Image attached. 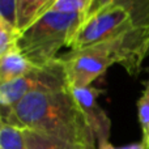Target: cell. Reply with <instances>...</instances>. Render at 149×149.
<instances>
[{"label":"cell","instance_id":"e0dca14e","mask_svg":"<svg viewBox=\"0 0 149 149\" xmlns=\"http://www.w3.org/2000/svg\"><path fill=\"white\" fill-rule=\"evenodd\" d=\"M113 3H114V0H93V4H92V7H90L89 12H88L86 17H89V16L94 15V13H97L98 10L103 9L105 7H107V5L113 4ZM86 17H85V18H86Z\"/></svg>","mask_w":149,"mask_h":149},{"label":"cell","instance_id":"277c9868","mask_svg":"<svg viewBox=\"0 0 149 149\" xmlns=\"http://www.w3.org/2000/svg\"><path fill=\"white\" fill-rule=\"evenodd\" d=\"M135 28L130 13L123 7L110 4L86 17L71 39L70 51H79L107 42Z\"/></svg>","mask_w":149,"mask_h":149},{"label":"cell","instance_id":"2e32d148","mask_svg":"<svg viewBox=\"0 0 149 149\" xmlns=\"http://www.w3.org/2000/svg\"><path fill=\"white\" fill-rule=\"evenodd\" d=\"M98 149H147V147L144 145V143H136V144H130V145H126V147L115 148L109 141H101L98 144Z\"/></svg>","mask_w":149,"mask_h":149},{"label":"cell","instance_id":"8992f818","mask_svg":"<svg viewBox=\"0 0 149 149\" xmlns=\"http://www.w3.org/2000/svg\"><path fill=\"white\" fill-rule=\"evenodd\" d=\"M70 90L79 107L81 109L92 132L94 134L97 143L100 144L101 141H109L111 122L105 110L98 103L100 90L94 89L93 86L70 88Z\"/></svg>","mask_w":149,"mask_h":149},{"label":"cell","instance_id":"7a4b0ae2","mask_svg":"<svg viewBox=\"0 0 149 149\" xmlns=\"http://www.w3.org/2000/svg\"><path fill=\"white\" fill-rule=\"evenodd\" d=\"M149 52V26H135L107 42L59 56L70 88L90 86L113 64L137 76Z\"/></svg>","mask_w":149,"mask_h":149},{"label":"cell","instance_id":"52a82bcc","mask_svg":"<svg viewBox=\"0 0 149 149\" xmlns=\"http://www.w3.org/2000/svg\"><path fill=\"white\" fill-rule=\"evenodd\" d=\"M34 65L22 55L20 50L0 56V81L1 84L17 80L34 70Z\"/></svg>","mask_w":149,"mask_h":149},{"label":"cell","instance_id":"5b68a950","mask_svg":"<svg viewBox=\"0 0 149 149\" xmlns=\"http://www.w3.org/2000/svg\"><path fill=\"white\" fill-rule=\"evenodd\" d=\"M64 68L59 59L46 67H36L31 72L17 80L1 84L0 103L3 110H9L22 98L37 92H59L68 90Z\"/></svg>","mask_w":149,"mask_h":149},{"label":"cell","instance_id":"3957f363","mask_svg":"<svg viewBox=\"0 0 149 149\" xmlns=\"http://www.w3.org/2000/svg\"><path fill=\"white\" fill-rule=\"evenodd\" d=\"M84 20L85 16L80 13L47 10L21 33L18 50L34 67H46L58 59L59 50L70 45Z\"/></svg>","mask_w":149,"mask_h":149},{"label":"cell","instance_id":"6da1fadb","mask_svg":"<svg viewBox=\"0 0 149 149\" xmlns=\"http://www.w3.org/2000/svg\"><path fill=\"white\" fill-rule=\"evenodd\" d=\"M1 122L49 135L77 149H97V139L70 89L31 93L3 110Z\"/></svg>","mask_w":149,"mask_h":149},{"label":"cell","instance_id":"4fadbf2b","mask_svg":"<svg viewBox=\"0 0 149 149\" xmlns=\"http://www.w3.org/2000/svg\"><path fill=\"white\" fill-rule=\"evenodd\" d=\"M137 110H139V119L143 130V143L147 149H149V80L137 102Z\"/></svg>","mask_w":149,"mask_h":149},{"label":"cell","instance_id":"8fae6325","mask_svg":"<svg viewBox=\"0 0 149 149\" xmlns=\"http://www.w3.org/2000/svg\"><path fill=\"white\" fill-rule=\"evenodd\" d=\"M0 148L1 149H28L24 130L13 124L1 122L0 128Z\"/></svg>","mask_w":149,"mask_h":149},{"label":"cell","instance_id":"9a60e30c","mask_svg":"<svg viewBox=\"0 0 149 149\" xmlns=\"http://www.w3.org/2000/svg\"><path fill=\"white\" fill-rule=\"evenodd\" d=\"M0 18L17 26V0H0Z\"/></svg>","mask_w":149,"mask_h":149},{"label":"cell","instance_id":"5bb4252c","mask_svg":"<svg viewBox=\"0 0 149 149\" xmlns=\"http://www.w3.org/2000/svg\"><path fill=\"white\" fill-rule=\"evenodd\" d=\"M93 0H55L50 9L63 13H80L86 17Z\"/></svg>","mask_w":149,"mask_h":149},{"label":"cell","instance_id":"ba28073f","mask_svg":"<svg viewBox=\"0 0 149 149\" xmlns=\"http://www.w3.org/2000/svg\"><path fill=\"white\" fill-rule=\"evenodd\" d=\"M55 0H17V28L22 33L42 17Z\"/></svg>","mask_w":149,"mask_h":149},{"label":"cell","instance_id":"7c38bea8","mask_svg":"<svg viewBox=\"0 0 149 149\" xmlns=\"http://www.w3.org/2000/svg\"><path fill=\"white\" fill-rule=\"evenodd\" d=\"M20 37L21 31L18 30L17 26L0 18V56L18 50Z\"/></svg>","mask_w":149,"mask_h":149},{"label":"cell","instance_id":"9c48e42d","mask_svg":"<svg viewBox=\"0 0 149 149\" xmlns=\"http://www.w3.org/2000/svg\"><path fill=\"white\" fill-rule=\"evenodd\" d=\"M22 130L28 149H77L70 143L55 139V137H51L49 135L41 134V132L33 131V130Z\"/></svg>","mask_w":149,"mask_h":149},{"label":"cell","instance_id":"30bf717a","mask_svg":"<svg viewBox=\"0 0 149 149\" xmlns=\"http://www.w3.org/2000/svg\"><path fill=\"white\" fill-rule=\"evenodd\" d=\"M130 13L135 26H149V0H114Z\"/></svg>","mask_w":149,"mask_h":149}]
</instances>
